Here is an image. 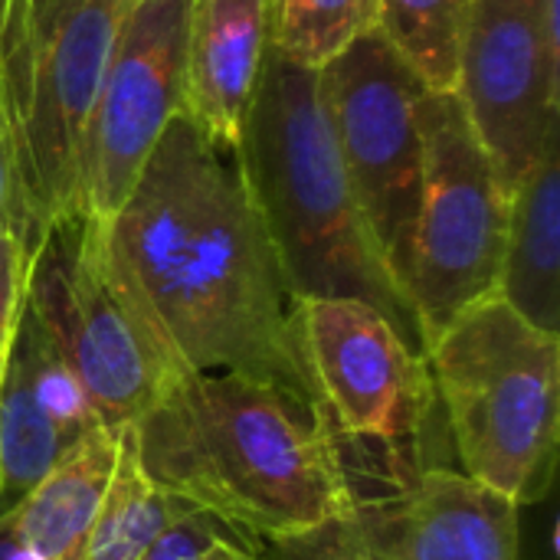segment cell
<instances>
[{
	"mask_svg": "<svg viewBox=\"0 0 560 560\" xmlns=\"http://www.w3.org/2000/svg\"><path fill=\"white\" fill-rule=\"evenodd\" d=\"M105 223L177 371L246 374L325 413L302 361L295 302L236 161L190 115L164 128Z\"/></svg>",
	"mask_w": 560,
	"mask_h": 560,
	"instance_id": "obj_1",
	"label": "cell"
},
{
	"mask_svg": "<svg viewBox=\"0 0 560 560\" xmlns=\"http://www.w3.org/2000/svg\"><path fill=\"white\" fill-rule=\"evenodd\" d=\"M148 476L243 541L312 538L358 505L325 413L233 371H177L131 427Z\"/></svg>",
	"mask_w": 560,
	"mask_h": 560,
	"instance_id": "obj_2",
	"label": "cell"
},
{
	"mask_svg": "<svg viewBox=\"0 0 560 560\" xmlns=\"http://www.w3.org/2000/svg\"><path fill=\"white\" fill-rule=\"evenodd\" d=\"M233 161L292 302H368L423 354L410 299L387 266L338 154L318 69L295 66L269 46Z\"/></svg>",
	"mask_w": 560,
	"mask_h": 560,
	"instance_id": "obj_3",
	"label": "cell"
},
{
	"mask_svg": "<svg viewBox=\"0 0 560 560\" xmlns=\"http://www.w3.org/2000/svg\"><path fill=\"white\" fill-rule=\"evenodd\" d=\"M125 0H0V128L16 226L85 213V144Z\"/></svg>",
	"mask_w": 560,
	"mask_h": 560,
	"instance_id": "obj_4",
	"label": "cell"
},
{
	"mask_svg": "<svg viewBox=\"0 0 560 560\" xmlns=\"http://www.w3.org/2000/svg\"><path fill=\"white\" fill-rule=\"evenodd\" d=\"M423 361L459 472L518 509L541 502L558 463L560 335L492 292L440 328Z\"/></svg>",
	"mask_w": 560,
	"mask_h": 560,
	"instance_id": "obj_5",
	"label": "cell"
},
{
	"mask_svg": "<svg viewBox=\"0 0 560 560\" xmlns=\"http://www.w3.org/2000/svg\"><path fill=\"white\" fill-rule=\"evenodd\" d=\"M23 308L85 387L112 433L131 430L177 374L108 240V223L72 213L30 249Z\"/></svg>",
	"mask_w": 560,
	"mask_h": 560,
	"instance_id": "obj_6",
	"label": "cell"
},
{
	"mask_svg": "<svg viewBox=\"0 0 560 560\" xmlns=\"http://www.w3.org/2000/svg\"><path fill=\"white\" fill-rule=\"evenodd\" d=\"M423 180L404 259V292L427 341L463 308L499 292L509 190L456 92H427Z\"/></svg>",
	"mask_w": 560,
	"mask_h": 560,
	"instance_id": "obj_7",
	"label": "cell"
},
{
	"mask_svg": "<svg viewBox=\"0 0 560 560\" xmlns=\"http://www.w3.org/2000/svg\"><path fill=\"white\" fill-rule=\"evenodd\" d=\"M318 75L331 135L364 220L404 285V259L423 180L420 105L430 89L381 30L354 39Z\"/></svg>",
	"mask_w": 560,
	"mask_h": 560,
	"instance_id": "obj_8",
	"label": "cell"
},
{
	"mask_svg": "<svg viewBox=\"0 0 560 560\" xmlns=\"http://www.w3.org/2000/svg\"><path fill=\"white\" fill-rule=\"evenodd\" d=\"M295 335L335 436L387 453L394 482L413 446L433 384L423 354L374 305L358 299H299Z\"/></svg>",
	"mask_w": 560,
	"mask_h": 560,
	"instance_id": "obj_9",
	"label": "cell"
},
{
	"mask_svg": "<svg viewBox=\"0 0 560 560\" xmlns=\"http://www.w3.org/2000/svg\"><path fill=\"white\" fill-rule=\"evenodd\" d=\"M456 95L512 194L560 125V0H472Z\"/></svg>",
	"mask_w": 560,
	"mask_h": 560,
	"instance_id": "obj_10",
	"label": "cell"
},
{
	"mask_svg": "<svg viewBox=\"0 0 560 560\" xmlns=\"http://www.w3.org/2000/svg\"><path fill=\"white\" fill-rule=\"evenodd\" d=\"M177 115H187V0H125L89 125L85 213H118Z\"/></svg>",
	"mask_w": 560,
	"mask_h": 560,
	"instance_id": "obj_11",
	"label": "cell"
},
{
	"mask_svg": "<svg viewBox=\"0 0 560 560\" xmlns=\"http://www.w3.org/2000/svg\"><path fill=\"white\" fill-rule=\"evenodd\" d=\"M358 499L351 518L279 545L285 560H518L522 509L450 466Z\"/></svg>",
	"mask_w": 560,
	"mask_h": 560,
	"instance_id": "obj_12",
	"label": "cell"
},
{
	"mask_svg": "<svg viewBox=\"0 0 560 560\" xmlns=\"http://www.w3.org/2000/svg\"><path fill=\"white\" fill-rule=\"evenodd\" d=\"M95 427L85 387L23 308L0 368V495L16 502Z\"/></svg>",
	"mask_w": 560,
	"mask_h": 560,
	"instance_id": "obj_13",
	"label": "cell"
},
{
	"mask_svg": "<svg viewBox=\"0 0 560 560\" xmlns=\"http://www.w3.org/2000/svg\"><path fill=\"white\" fill-rule=\"evenodd\" d=\"M269 52V0H187V115L233 154Z\"/></svg>",
	"mask_w": 560,
	"mask_h": 560,
	"instance_id": "obj_14",
	"label": "cell"
},
{
	"mask_svg": "<svg viewBox=\"0 0 560 560\" xmlns=\"http://www.w3.org/2000/svg\"><path fill=\"white\" fill-rule=\"evenodd\" d=\"M499 295L532 325L560 335V125L509 194Z\"/></svg>",
	"mask_w": 560,
	"mask_h": 560,
	"instance_id": "obj_15",
	"label": "cell"
},
{
	"mask_svg": "<svg viewBox=\"0 0 560 560\" xmlns=\"http://www.w3.org/2000/svg\"><path fill=\"white\" fill-rule=\"evenodd\" d=\"M118 463V433L89 430L49 472L10 505V525L20 548L36 560H82L89 532L102 509Z\"/></svg>",
	"mask_w": 560,
	"mask_h": 560,
	"instance_id": "obj_16",
	"label": "cell"
},
{
	"mask_svg": "<svg viewBox=\"0 0 560 560\" xmlns=\"http://www.w3.org/2000/svg\"><path fill=\"white\" fill-rule=\"evenodd\" d=\"M187 505L167 495L144 469L135 433H118V463L108 479L102 509L89 532L82 560H141L151 541Z\"/></svg>",
	"mask_w": 560,
	"mask_h": 560,
	"instance_id": "obj_17",
	"label": "cell"
},
{
	"mask_svg": "<svg viewBox=\"0 0 560 560\" xmlns=\"http://www.w3.org/2000/svg\"><path fill=\"white\" fill-rule=\"evenodd\" d=\"M472 0H377V30L430 92H456Z\"/></svg>",
	"mask_w": 560,
	"mask_h": 560,
	"instance_id": "obj_18",
	"label": "cell"
},
{
	"mask_svg": "<svg viewBox=\"0 0 560 560\" xmlns=\"http://www.w3.org/2000/svg\"><path fill=\"white\" fill-rule=\"evenodd\" d=\"M377 30V0H269V46L295 66L322 69Z\"/></svg>",
	"mask_w": 560,
	"mask_h": 560,
	"instance_id": "obj_19",
	"label": "cell"
},
{
	"mask_svg": "<svg viewBox=\"0 0 560 560\" xmlns=\"http://www.w3.org/2000/svg\"><path fill=\"white\" fill-rule=\"evenodd\" d=\"M226 538H240V535H233L213 515L187 505L177 518L164 525V532L151 541L141 560H210V555Z\"/></svg>",
	"mask_w": 560,
	"mask_h": 560,
	"instance_id": "obj_20",
	"label": "cell"
},
{
	"mask_svg": "<svg viewBox=\"0 0 560 560\" xmlns=\"http://www.w3.org/2000/svg\"><path fill=\"white\" fill-rule=\"evenodd\" d=\"M26 269H30V246L23 233L16 230V223L0 220V368L23 312Z\"/></svg>",
	"mask_w": 560,
	"mask_h": 560,
	"instance_id": "obj_21",
	"label": "cell"
},
{
	"mask_svg": "<svg viewBox=\"0 0 560 560\" xmlns=\"http://www.w3.org/2000/svg\"><path fill=\"white\" fill-rule=\"evenodd\" d=\"M0 220L16 223V210H13V174H10V158H7L3 128H0ZM16 230H20V226H16Z\"/></svg>",
	"mask_w": 560,
	"mask_h": 560,
	"instance_id": "obj_22",
	"label": "cell"
},
{
	"mask_svg": "<svg viewBox=\"0 0 560 560\" xmlns=\"http://www.w3.org/2000/svg\"><path fill=\"white\" fill-rule=\"evenodd\" d=\"M10 505H13V502H7V505L0 509V560H36L26 548H20V541L13 538Z\"/></svg>",
	"mask_w": 560,
	"mask_h": 560,
	"instance_id": "obj_23",
	"label": "cell"
},
{
	"mask_svg": "<svg viewBox=\"0 0 560 560\" xmlns=\"http://www.w3.org/2000/svg\"><path fill=\"white\" fill-rule=\"evenodd\" d=\"M210 560H262L253 548H249V541H243V538H226Z\"/></svg>",
	"mask_w": 560,
	"mask_h": 560,
	"instance_id": "obj_24",
	"label": "cell"
},
{
	"mask_svg": "<svg viewBox=\"0 0 560 560\" xmlns=\"http://www.w3.org/2000/svg\"><path fill=\"white\" fill-rule=\"evenodd\" d=\"M7 502H10V499H3V495H0V509H3V505H7Z\"/></svg>",
	"mask_w": 560,
	"mask_h": 560,
	"instance_id": "obj_25",
	"label": "cell"
}]
</instances>
